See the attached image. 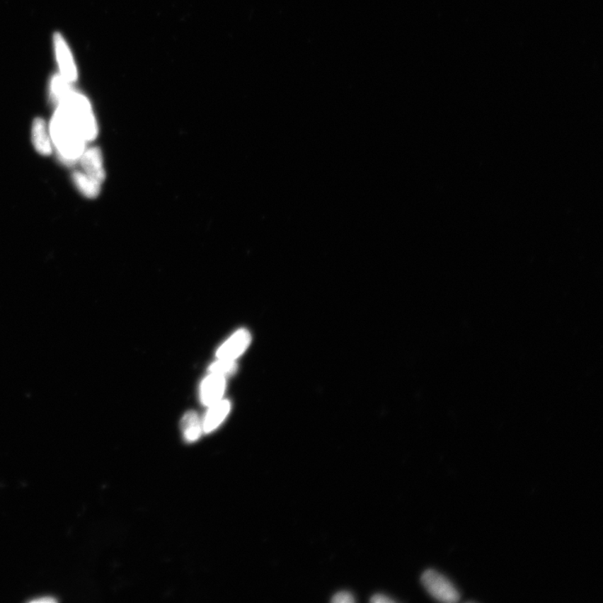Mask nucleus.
Listing matches in <instances>:
<instances>
[{
  "mask_svg": "<svg viewBox=\"0 0 603 603\" xmlns=\"http://www.w3.org/2000/svg\"><path fill=\"white\" fill-rule=\"evenodd\" d=\"M251 340L250 333L240 330L220 347L217 351V357L221 360H234L248 348Z\"/></svg>",
  "mask_w": 603,
  "mask_h": 603,
  "instance_id": "3",
  "label": "nucleus"
},
{
  "mask_svg": "<svg viewBox=\"0 0 603 603\" xmlns=\"http://www.w3.org/2000/svg\"><path fill=\"white\" fill-rule=\"evenodd\" d=\"M54 45H56L57 60L59 66H60L62 76L68 82L76 81L77 77L76 66L74 62H73L70 50L61 35L57 34L54 36Z\"/></svg>",
  "mask_w": 603,
  "mask_h": 603,
  "instance_id": "6",
  "label": "nucleus"
},
{
  "mask_svg": "<svg viewBox=\"0 0 603 603\" xmlns=\"http://www.w3.org/2000/svg\"><path fill=\"white\" fill-rule=\"evenodd\" d=\"M331 601L335 603H353L355 598L350 592L341 591L333 595Z\"/></svg>",
  "mask_w": 603,
  "mask_h": 603,
  "instance_id": "12",
  "label": "nucleus"
},
{
  "mask_svg": "<svg viewBox=\"0 0 603 603\" xmlns=\"http://www.w3.org/2000/svg\"><path fill=\"white\" fill-rule=\"evenodd\" d=\"M49 130L60 161L67 166L79 161L88 143L69 112L62 105L57 106Z\"/></svg>",
  "mask_w": 603,
  "mask_h": 603,
  "instance_id": "1",
  "label": "nucleus"
},
{
  "mask_svg": "<svg viewBox=\"0 0 603 603\" xmlns=\"http://www.w3.org/2000/svg\"><path fill=\"white\" fill-rule=\"evenodd\" d=\"M237 365L234 360H221L219 362H214L209 367V372L213 374H221L225 377L228 374H234L236 371Z\"/></svg>",
  "mask_w": 603,
  "mask_h": 603,
  "instance_id": "11",
  "label": "nucleus"
},
{
  "mask_svg": "<svg viewBox=\"0 0 603 603\" xmlns=\"http://www.w3.org/2000/svg\"><path fill=\"white\" fill-rule=\"evenodd\" d=\"M226 388L225 377L212 374L205 379L200 388V399L205 406H211L222 400Z\"/></svg>",
  "mask_w": 603,
  "mask_h": 603,
  "instance_id": "5",
  "label": "nucleus"
},
{
  "mask_svg": "<svg viewBox=\"0 0 603 603\" xmlns=\"http://www.w3.org/2000/svg\"><path fill=\"white\" fill-rule=\"evenodd\" d=\"M209 410L203 422V431L205 433H209L220 426L221 423L225 420L228 413L231 410V403L229 401L224 400L219 401L217 403L209 406Z\"/></svg>",
  "mask_w": 603,
  "mask_h": 603,
  "instance_id": "8",
  "label": "nucleus"
},
{
  "mask_svg": "<svg viewBox=\"0 0 603 603\" xmlns=\"http://www.w3.org/2000/svg\"><path fill=\"white\" fill-rule=\"evenodd\" d=\"M73 182L82 195L88 198H95L99 195L102 183L91 178L86 173L76 171L72 175Z\"/></svg>",
  "mask_w": 603,
  "mask_h": 603,
  "instance_id": "9",
  "label": "nucleus"
},
{
  "mask_svg": "<svg viewBox=\"0 0 603 603\" xmlns=\"http://www.w3.org/2000/svg\"><path fill=\"white\" fill-rule=\"evenodd\" d=\"M371 602L373 603H393L395 602V600L391 599V597L385 595V594L377 593L372 596Z\"/></svg>",
  "mask_w": 603,
  "mask_h": 603,
  "instance_id": "13",
  "label": "nucleus"
},
{
  "mask_svg": "<svg viewBox=\"0 0 603 603\" xmlns=\"http://www.w3.org/2000/svg\"><path fill=\"white\" fill-rule=\"evenodd\" d=\"M32 141L38 152L42 155L52 154L53 144L49 127L42 118H36L32 127Z\"/></svg>",
  "mask_w": 603,
  "mask_h": 603,
  "instance_id": "7",
  "label": "nucleus"
},
{
  "mask_svg": "<svg viewBox=\"0 0 603 603\" xmlns=\"http://www.w3.org/2000/svg\"><path fill=\"white\" fill-rule=\"evenodd\" d=\"M422 583L427 592L437 601L454 603L460 599L458 589L435 570H426L422 575Z\"/></svg>",
  "mask_w": 603,
  "mask_h": 603,
  "instance_id": "2",
  "label": "nucleus"
},
{
  "mask_svg": "<svg viewBox=\"0 0 603 603\" xmlns=\"http://www.w3.org/2000/svg\"><path fill=\"white\" fill-rule=\"evenodd\" d=\"M181 427L185 440L189 442L197 441L203 431L198 415L195 412H189L184 415Z\"/></svg>",
  "mask_w": 603,
  "mask_h": 603,
  "instance_id": "10",
  "label": "nucleus"
},
{
  "mask_svg": "<svg viewBox=\"0 0 603 603\" xmlns=\"http://www.w3.org/2000/svg\"><path fill=\"white\" fill-rule=\"evenodd\" d=\"M84 172L96 180L103 183L106 177L103 154L97 147L86 149L79 159Z\"/></svg>",
  "mask_w": 603,
  "mask_h": 603,
  "instance_id": "4",
  "label": "nucleus"
}]
</instances>
